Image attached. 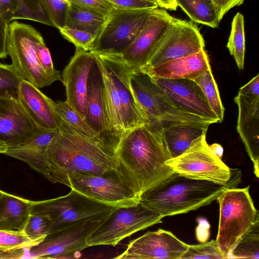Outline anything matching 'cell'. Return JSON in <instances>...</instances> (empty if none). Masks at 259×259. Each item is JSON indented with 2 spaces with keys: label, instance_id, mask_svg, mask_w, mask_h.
<instances>
[{
  "label": "cell",
  "instance_id": "7402d4cb",
  "mask_svg": "<svg viewBox=\"0 0 259 259\" xmlns=\"http://www.w3.org/2000/svg\"><path fill=\"white\" fill-rule=\"evenodd\" d=\"M17 97L36 123L46 130H58L59 121L54 108V102L38 88L22 79Z\"/></svg>",
  "mask_w": 259,
  "mask_h": 259
},
{
  "label": "cell",
  "instance_id": "4dcf8cb0",
  "mask_svg": "<svg viewBox=\"0 0 259 259\" xmlns=\"http://www.w3.org/2000/svg\"><path fill=\"white\" fill-rule=\"evenodd\" d=\"M227 47L230 54L234 57L238 68L243 69L245 54L244 18L239 12L233 18Z\"/></svg>",
  "mask_w": 259,
  "mask_h": 259
},
{
  "label": "cell",
  "instance_id": "f6af8a7d",
  "mask_svg": "<svg viewBox=\"0 0 259 259\" xmlns=\"http://www.w3.org/2000/svg\"><path fill=\"white\" fill-rule=\"evenodd\" d=\"M9 24L0 15V59L6 58L8 55L7 42Z\"/></svg>",
  "mask_w": 259,
  "mask_h": 259
},
{
  "label": "cell",
  "instance_id": "8fae6325",
  "mask_svg": "<svg viewBox=\"0 0 259 259\" xmlns=\"http://www.w3.org/2000/svg\"><path fill=\"white\" fill-rule=\"evenodd\" d=\"M69 187L117 207L134 205L140 201V196L117 167L103 173L77 174L69 180Z\"/></svg>",
  "mask_w": 259,
  "mask_h": 259
},
{
  "label": "cell",
  "instance_id": "816d5d0a",
  "mask_svg": "<svg viewBox=\"0 0 259 259\" xmlns=\"http://www.w3.org/2000/svg\"><path fill=\"white\" fill-rule=\"evenodd\" d=\"M149 1L157 3V0H149Z\"/></svg>",
  "mask_w": 259,
  "mask_h": 259
},
{
  "label": "cell",
  "instance_id": "83f0119b",
  "mask_svg": "<svg viewBox=\"0 0 259 259\" xmlns=\"http://www.w3.org/2000/svg\"><path fill=\"white\" fill-rule=\"evenodd\" d=\"M259 258V219L238 240L227 254V259Z\"/></svg>",
  "mask_w": 259,
  "mask_h": 259
},
{
  "label": "cell",
  "instance_id": "74e56055",
  "mask_svg": "<svg viewBox=\"0 0 259 259\" xmlns=\"http://www.w3.org/2000/svg\"><path fill=\"white\" fill-rule=\"evenodd\" d=\"M62 36L76 48L90 51L96 36L83 30L65 26L59 29Z\"/></svg>",
  "mask_w": 259,
  "mask_h": 259
},
{
  "label": "cell",
  "instance_id": "4316f807",
  "mask_svg": "<svg viewBox=\"0 0 259 259\" xmlns=\"http://www.w3.org/2000/svg\"><path fill=\"white\" fill-rule=\"evenodd\" d=\"M190 19L212 28L218 26L219 20L211 0H176Z\"/></svg>",
  "mask_w": 259,
  "mask_h": 259
},
{
  "label": "cell",
  "instance_id": "7a4b0ae2",
  "mask_svg": "<svg viewBox=\"0 0 259 259\" xmlns=\"http://www.w3.org/2000/svg\"><path fill=\"white\" fill-rule=\"evenodd\" d=\"M115 155L117 168L140 196L174 172L165 164L172 157L160 128L149 123L126 134Z\"/></svg>",
  "mask_w": 259,
  "mask_h": 259
},
{
  "label": "cell",
  "instance_id": "52a82bcc",
  "mask_svg": "<svg viewBox=\"0 0 259 259\" xmlns=\"http://www.w3.org/2000/svg\"><path fill=\"white\" fill-rule=\"evenodd\" d=\"M117 208L73 189L63 196L30 201V213L45 214L51 219L50 232L79 222L104 220Z\"/></svg>",
  "mask_w": 259,
  "mask_h": 259
},
{
  "label": "cell",
  "instance_id": "e0dca14e",
  "mask_svg": "<svg viewBox=\"0 0 259 259\" xmlns=\"http://www.w3.org/2000/svg\"><path fill=\"white\" fill-rule=\"evenodd\" d=\"M188 244L171 232L159 229L132 240L117 259H180Z\"/></svg>",
  "mask_w": 259,
  "mask_h": 259
},
{
  "label": "cell",
  "instance_id": "484cf974",
  "mask_svg": "<svg viewBox=\"0 0 259 259\" xmlns=\"http://www.w3.org/2000/svg\"><path fill=\"white\" fill-rule=\"evenodd\" d=\"M30 214V200L2 191L0 229L23 232Z\"/></svg>",
  "mask_w": 259,
  "mask_h": 259
},
{
  "label": "cell",
  "instance_id": "5b68a950",
  "mask_svg": "<svg viewBox=\"0 0 259 259\" xmlns=\"http://www.w3.org/2000/svg\"><path fill=\"white\" fill-rule=\"evenodd\" d=\"M130 83L135 97L150 124L160 128L180 123L212 124L208 120L177 106L146 72L134 69Z\"/></svg>",
  "mask_w": 259,
  "mask_h": 259
},
{
  "label": "cell",
  "instance_id": "f546056e",
  "mask_svg": "<svg viewBox=\"0 0 259 259\" xmlns=\"http://www.w3.org/2000/svg\"><path fill=\"white\" fill-rule=\"evenodd\" d=\"M54 108L57 115L72 128L89 138L103 143L109 146L87 123L83 117L65 101H59L54 102Z\"/></svg>",
  "mask_w": 259,
  "mask_h": 259
},
{
  "label": "cell",
  "instance_id": "d6a6232c",
  "mask_svg": "<svg viewBox=\"0 0 259 259\" xmlns=\"http://www.w3.org/2000/svg\"><path fill=\"white\" fill-rule=\"evenodd\" d=\"M51 227L48 216L30 213L23 232L31 240L39 243L49 234Z\"/></svg>",
  "mask_w": 259,
  "mask_h": 259
},
{
  "label": "cell",
  "instance_id": "d4e9b609",
  "mask_svg": "<svg viewBox=\"0 0 259 259\" xmlns=\"http://www.w3.org/2000/svg\"><path fill=\"white\" fill-rule=\"evenodd\" d=\"M209 125L208 123H189L161 127L162 136L172 158L181 154L193 142L206 135Z\"/></svg>",
  "mask_w": 259,
  "mask_h": 259
},
{
  "label": "cell",
  "instance_id": "ffe728a7",
  "mask_svg": "<svg viewBox=\"0 0 259 259\" xmlns=\"http://www.w3.org/2000/svg\"><path fill=\"white\" fill-rule=\"evenodd\" d=\"M238 108L237 131L251 160L254 174L259 177V98L237 95L234 98Z\"/></svg>",
  "mask_w": 259,
  "mask_h": 259
},
{
  "label": "cell",
  "instance_id": "1f68e13d",
  "mask_svg": "<svg viewBox=\"0 0 259 259\" xmlns=\"http://www.w3.org/2000/svg\"><path fill=\"white\" fill-rule=\"evenodd\" d=\"M194 80L199 85L209 106L217 116L219 122H222L225 109L211 68Z\"/></svg>",
  "mask_w": 259,
  "mask_h": 259
},
{
  "label": "cell",
  "instance_id": "b9f144b4",
  "mask_svg": "<svg viewBox=\"0 0 259 259\" xmlns=\"http://www.w3.org/2000/svg\"><path fill=\"white\" fill-rule=\"evenodd\" d=\"M115 9L122 10L155 9L158 4L149 0H106Z\"/></svg>",
  "mask_w": 259,
  "mask_h": 259
},
{
  "label": "cell",
  "instance_id": "7dc6e473",
  "mask_svg": "<svg viewBox=\"0 0 259 259\" xmlns=\"http://www.w3.org/2000/svg\"><path fill=\"white\" fill-rule=\"evenodd\" d=\"M158 7L170 10H176L177 5L176 0H157Z\"/></svg>",
  "mask_w": 259,
  "mask_h": 259
},
{
  "label": "cell",
  "instance_id": "ab89813d",
  "mask_svg": "<svg viewBox=\"0 0 259 259\" xmlns=\"http://www.w3.org/2000/svg\"><path fill=\"white\" fill-rule=\"evenodd\" d=\"M69 6L98 14L104 17L115 8L106 0H70Z\"/></svg>",
  "mask_w": 259,
  "mask_h": 259
},
{
  "label": "cell",
  "instance_id": "f5cc1de1",
  "mask_svg": "<svg viewBox=\"0 0 259 259\" xmlns=\"http://www.w3.org/2000/svg\"><path fill=\"white\" fill-rule=\"evenodd\" d=\"M2 190H0V196H1V194H2Z\"/></svg>",
  "mask_w": 259,
  "mask_h": 259
},
{
  "label": "cell",
  "instance_id": "ac0fdd59",
  "mask_svg": "<svg viewBox=\"0 0 259 259\" xmlns=\"http://www.w3.org/2000/svg\"><path fill=\"white\" fill-rule=\"evenodd\" d=\"M152 78L177 106L188 112L204 118L212 123L219 122L201 88L194 80Z\"/></svg>",
  "mask_w": 259,
  "mask_h": 259
},
{
  "label": "cell",
  "instance_id": "9c48e42d",
  "mask_svg": "<svg viewBox=\"0 0 259 259\" xmlns=\"http://www.w3.org/2000/svg\"><path fill=\"white\" fill-rule=\"evenodd\" d=\"M153 10L113 9L106 16L90 52L94 54L120 55L143 29Z\"/></svg>",
  "mask_w": 259,
  "mask_h": 259
},
{
  "label": "cell",
  "instance_id": "8d00e7d4",
  "mask_svg": "<svg viewBox=\"0 0 259 259\" xmlns=\"http://www.w3.org/2000/svg\"><path fill=\"white\" fill-rule=\"evenodd\" d=\"M53 26L60 29L66 26L69 5L60 0H40Z\"/></svg>",
  "mask_w": 259,
  "mask_h": 259
},
{
  "label": "cell",
  "instance_id": "8992f818",
  "mask_svg": "<svg viewBox=\"0 0 259 259\" xmlns=\"http://www.w3.org/2000/svg\"><path fill=\"white\" fill-rule=\"evenodd\" d=\"M216 200L220 206V219L215 241L227 259L229 250L259 219V214L250 195L249 186L226 188Z\"/></svg>",
  "mask_w": 259,
  "mask_h": 259
},
{
  "label": "cell",
  "instance_id": "c3c4849f",
  "mask_svg": "<svg viewBox=\"0 0 259 259\" xmlns=\"http://www.w3.org/2000/svg\"><path fill=\"white\" fill-rule=\"evenodd\" d=\"M212 152L219 158L221 159L223 155V148L219 144L214 143L209 145Z\"/></svg>",
  "mask_w": 259,
  "mask_h": 259
},
{
  "label": "cell",
  "instance_id": "cb8c5ba5",
  "mask_svg": "<svg viewBox=\"0 0 259 259\" xmlns=\"http://www.w3.org/2000/svg\"><path fill=\"white\" fill-rule=\"evenodd\" d=\"M59 132V129L43 131L21 145L8 148L5 154L25 162L44 176L46 151Z\"/></svg>",
  "mask_w": 259,
  "mask_h": 259
},
{
  "label": "cell",
  "instance_id": "277c9868",
  "mask_svg": "<svg viewBox=\"0 0 259 259\" xmlns=\"http://www.w3.org/2000/svg\"><path fill=\"white\" fill-rule=\"evenodd\" d=\"M231 170L230 180L223 185L188 178L174 171L142 193L139 202L163 218L187 213L209 205L224 189L236 187L242 173L238 169Z\"/></svg>",
  "mask_w": 259,
  "mask_h": 259
},
{
  "label": "cell",
  "instance_id": "681fc988",
  "mask_svg": "<svg viewBox=\"0 0 259 259\" xmlns=\"http://www.w3.org/2000/svg\"><path fill=\"white\" fill-rule=\"evenodd\" d=\"M8 147L7 145L0 141V153H4L6 152Z\"/></svg>",
  "mask_w": 259,
  "mask_h": 259
},
{
  "label": "cell",
  "instance_id": "60d3db41",
  "mask_svg": "<svg viewBox=\"0 0 259 259\" xmlns=\"http://www.w3.org/2000/svg\"><path fill=\"white\" fill-rule=\"evenodd\" d=\"M0 15L9 23L15 19H24L21 1L0 0Z\"/></svg>",
  "mask_w": 259,
  "mask_h": 259
},
{
  "label": "cell",
  "instance_id": "f1b7e54d",
  "mask_svg": "<svg viewBox=\"0 0 259 259\" xmlns=\"http://www.w3.org/2000/svg\"><path fill=\"white\" fill-rule=\"evenodd\" d=\"M106 17L69 6L66 26L91 33L96 36L102 29Z\"/></svg>",
  "mask_w": 259,
  "mask_h": 259
},
{
  "label": "cell",
  "instance_id": "f35d334b",
  "mask_svg": "<svg viewBox=\"0 0 259 259\" xmlns=\"http://www.w3.org/2000/svg\"><path fill=\"white\" fill-rule=\"evenodd\" d=\"M36 52L38 62L47 75L53 82L58 80L62 82L60 71L54 68L49 50L46 47L43 38L36 44Z\"/></svg>",
  "mask_w": 259,
  "mask_h": 259
},
{
  "label": "cell",
  "instance_id": "44dd1931",
  "mask_svg": "<svg viewBox=\"0 0 259 259\" xmlns=\"http://www.w3.org/2000/svg\"><path fill=\"white\" fill-rule=\"evenodd\" d=\"M85 107V121L107 145L115 150L107 139L103 79L96 59L88 77Z\"/></svg>",
  "mask_w": 259,
  "mask_h": 259
},
{
  "label": "cell",
  "instance_id": "30bf717a",
  "mask_svg": "<svg viewBox=\"0 0 259 259\" xmlns=\"http://www.w3.org/2000/svg\"><path fill=\"white\" fill-rule=\"evenodd\" d=\"M43 38L29 25L14 21L8 26L7 49L11 65L22 77L40 89L54 82L41 67L36 55V44Z\"/></svg>",
  "mask_w": 259,
  "mask_h": 259
},
{
  "label": "cell",
  "instance_id": "6da1fadb",
  "mask_svg": "<svg viewBox=\"0 0 259 259\" xmlns=\"http://www.w3.org/2000/svg\"><path fill=\"white\" fill-rule=\"evenodd\" d=\"M58 118L59 132L46 151L44 177L69 187V180L77 174L103 173L117 167L114 150Z\"/></svg>",
  "mask_w": 259,
  "mask_h": 259
},
{
  "label": "cell",
  "instance_id": "603a6c76",
  "mask_svg": "<svg viewBox=\"0 0 259 259\" xmlns=\"http://www.w3.org/2000/svg\"><path fill=\"white\" fill-rule=\"evenodd\" d=\"M210 68L208 55L203 49L192 55L168 61L144 72L152 78L194 80Z\"/></svg>",
  "mask_w": 259,
  "mask_h": 259
},
{
  "label": "cell",
  "instance_id": "2e32d148",
  "mask_svg": "<svg viewBox=\"0 0 259 259\" xmlns=\"http://www.w3.org/2000/svg\"><path fill=\"white\" fill-rule=\"evenodd\" d=\"M174 17L164 9H153L148 21L131 45L118 56L128 65L142 70Z\"/></svg>",
  "mask_w": 259,
  "mask_h": 259
},
{
  "label": "cell",
  "instance_id": "f907efd6",
  "mask_svg": "<svg viewBox=\"0 0 259 259\" xmlns=\"http://www.w3.org/2000/svg\"><path fill=\"white\" fill-rule=\"evenodd\" d=\"M60 1H63L65 3H66L69 5L70 0H60Z\"/></svg>",
  "mask_w": 259,
  "mask_h": 259
},
{
  "label": "cell",
  "instance_id": "bcb514c9",
  "mask_svg": "<svg viewBox=\"0 0 259 259\" xmlns=\"http://www.w3.org/2000/svg\"><path fill=\"white\" fill-rule=\"evenodd\" d=\"M25 250L24 249L9 251L0 250V259L23 258L25 255Z\"/></svg>",
  "mask_w": 259,
  "mask_h": 259
},
{
  "label": "cell",
  "instance_id": "7c38bea8",
  "mask_svg": "<svg viewBox=\"0 0 259 259\" xmlns=\"http://www.w3.org/2000/svg\"><path fill=\"white\" fill-rule=\"evenodd\" d=\"M174 171L188 178L225 185L232 170L211 150L206 135L201 137L183 153L165 162Z\"/></svg>",
  "mask_w": 259,
  "mask_h": 259
},
{
  "label": "cell",
  "instance_id": "836d02e7",
  "mask_svg": "<svg viewBox=\"0 0 259 259\" xmlns=\"http://www.w3.org/2000/svg\"><path fill=\"white\" fill-rule=\"evenodd\" d=\"M226 259L218 247L215 240L197 245H188L180 259Z\"/></svg>",
  "mask_w": 259,
  "mask_h": 259
},
{
  "label": "cell",
  "instance_id": "d590c367",
  "mask_svg": "<svg viewBox=\"0 0 259 259\" xmlns=\"http://www.w3.org/2000/svg\"><path fill=\"white\" fill-rule=\"evenodd\" d=\"M37 243L29 239L23 232L0 229V250L27 249Z\"/></svg>",
  "mask_w": 259,
  "mask_h": 259
},
{
  "label": "cell",
  "instance_id": "e575fe53",
  "mask_svg": "<svg viewBox=\"0 0 259 259\" xmlns=\"http://www.w3.org/2000/svg\"><path fill=\"white\" fill-rule=\"evenodd\" d=\"M22 79L11 64L0 62V97L17 96Z\"/></svg>",
  "mask_w": 259,
  "mask_h": 259
},
{
  "label": "cell",
  "instance_id": "9a60e30c",
  "mask_svg": "<svg viewBox=\"0 0 259 259\" xmlns=\"http://www.w3.org/2000/svg\"><path fill=\"white\" fill-rule=\"evenodd\" d=\"M47 130L36 123L17 96L0 97V141L8 148Z\"/></svg>",
  "mask_w": 259,
  "mask_h": 259
},
{
  "label": "cell",
  "instance_id": "ee69618b",
  "mask_svg": "<svg viewBox=\"0 0 259 259\" xmlns=\"http://www.w3.org/2000/svg\"><path fill=\"white\" fill-rule=\"evenodd\" d=\"M238 94L250 98H259V74L240 88Z\"/></svg>",
  "mask_w": 259,
  "mask_h": 259
},
{
  "label": "cell",
  "instance_id": "5bb4252c",
  "mask_svg": "<svg viewBox=\"0 0 259 259\" xmlns=\"http://www.w3.org/2000/svg\"><path fill=\"white\" fill-rule=\"evenodd\" d=\"M204 46V39L196 25L174 18L142 70L145 71L168 61L196 53Z\"/></svg>",
  "mask_w": 259,
  "mask_h": 259
},
{
  "label": "cell",
  "instance_id": "d6986e66",
  "mask_svg": "<svg viewBox=\"0 0 259 259\" xmlns=\"http://www.w3.org/2000/svg\"><path fill=\"white\" fill-rule=\"evenodd\" d=\"M95 60L93 53L76 48L74 55L62 73V82L66 90L65 101L84 120L88 79Z\"/></svg>",
  "mask_w": 259,
  "mask_h": 259
},
{
  "label": "cell",
  "instance_id": "7bdbcfd3",
  "mask_svg": "<svg viewBox=\"0 0 259 259\" xmlns=\"http://www.w3.org/2000/svg\"><path fill=\"white\" fill-rule=\"evenodd\" d=\"M244 1V0H211L220 21L229 10L236 6L241 5Z\"/></svg>",
  "mask_w": 259,
  "mask_h": 259
},
{
  "label": "cell",
  "instance_id": "ba28073f",
  "mask_svg": "<svg viewBox=\"0 0 259 259\" xmlns=\"http://www.w3.org/2000/svg\"><path fill=\"white\" fill-rule=\"evenodd\" d=\"M163 217L140 202L120 207L110 213L88 236L89 246H115L133 234L161 223Z\"/></svg>",
  "mask_w": 259,
  "mask_h": 259
},
{
  "label": "cell",
  "instance_id": "3957f363",
  "mask_svg": "<svg viewBox=\"0 0 259 259\" xmlns=\"http://www.w3.org/2000/svg\"><path fill=\"white\" fill-rule=\"evenodd\" d=\"M94 55L103 79L107 139L115 151L126 134L150 123L131 86V76L136 68L117 55Z\"/></svg>",
  "mask_w": 259,
  "mask_h": 259
},
{
  "label": "cell",
  "instance_id": "4fadbf2b",
  "mask_svg": "<svg viewBox=\"0 0 259 259\" xmlns=\"http://www.w3.org/2000/svg\"><path fill=\"white\" fill-rule=\"evenodd\" d=\"M103 220L79 222L51 231L38 243L27 249L29 258H69L78 257L89 247L87 240Z\"/></svg>",
  "mask_w": 259,
  "mask_h": 259
}]
</instances>
